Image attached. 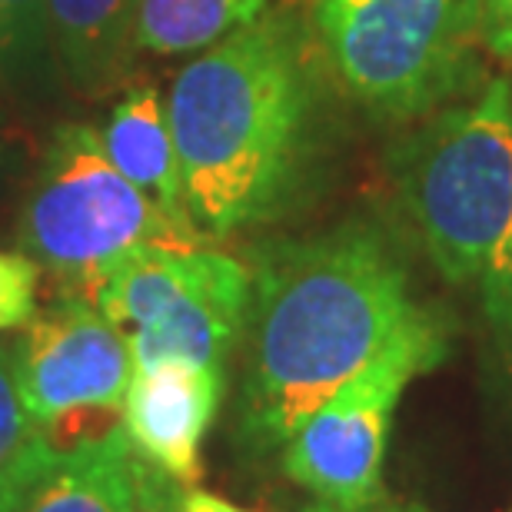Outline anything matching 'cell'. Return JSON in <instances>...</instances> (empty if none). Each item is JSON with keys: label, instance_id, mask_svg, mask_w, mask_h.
<instances>
[{"label": "cell", "instance_id": "1", "mask_svg": "<svg viewBox=\"0 0 512 512\" xmlns=\"http://www.w3.org/2000/svg\"><path fill=\"white\" fill-rule=\"evenodd\" d=\"M320 40L266 10L180 70L167 97L183 207L203 237L276 223L320 183L330 104Z\"/></svg>", "mask_w": 512, "mask_h": 512}, {"label": "cell", "instance_id": "2", "mask_svg": "<svg viewBox=\"0 0 512 512\" xmlns=\"http://www.w3.org/2000/svg\"><path fill=\"white\" fill-rule=\"evenodd\" d=\"M240 436L280 449L423 310L396 240L370 217L250 253Z\"/></svg>", "mask_w": 512, "mask_h": 512}, {"label": "cell", "instance_id": "3", "mask_svg": "<svg viewBox=\"0 0 512 512\" xmlns=\"http://www.w3.org/2000/svg\"><path fill=\"white\" fill-rule=\"evenodd\" d=\"M386 163L439 276L479 296L512 353V84L489 80L419 120Z\"/></svg>", "mask_w": 512, "mask_h": 512}, {"label": "cell", "instance_id": "4", "mask_svg": "<svg viewBox=\"0 0 512 512\" xmlns=\"http://www.w3.org/2000/svg\"><path fill=\"white\" fill-rule=\"evenodd\" d=\"M330 77L380 124L413 127L483 84V0H316Z\"/></svg>", "mask_w": 512, "mask_h": 512}, {"label": "cell", "instance_id": "5", "mask_svg": "<svg viewBox=\"0 0 512 512\" xmlns=\"http://www.w3.org/2000/svg\"><path fill=\"white\" fill-rule=\"evenodd\" d=\"M27 253L57 286V296L90 300L97 280L137 247H207L193 220H183L110 163L100 130L60 124L27 180L14 227Z\"/></svg>", "mask_w": 512, "mask_h": 512}, {"label": "cell", "instance_id": "6", "mask_svg": "<svg viewBox=\"0 0 512 512\" xmlns=\"http://www.w3.org/2000/svg\"><path fill=\"white\" fill-rule=\"evenodd\" d=\"M90 303L127 336L133 370L183 360L227 373L250 310V266L210 247H137Z\"/></svg>", "mask_w": 512, "mask_h": 512}, {"label": "cell", "instance_id": "7", "mask_svg": "<svg viewBox=\"0 0 512 512\" xmlns=\"http://www.w3.org/2000/svg\"><path fill=\"white\" fill-rule=\"evenodd\" d=\"M449 353L446 320L423 306L376 360L313 409L280 446V469L316 503L380 506L393 416L409 383Z\"/></svg>", "mask_w": 512, "mask_h": 512}, {"label": "cell", "instance_id": "8", "mask_svg": "<svg viewBox=\"0 0 512 512\" xmlns=\"http://www.w3.org/2000/svg\"><path fill=\"white\" fill-rule=\"evenodd\" d=\"M10 343L20 399L50 446H74L120 426L133 353L94 303L54 296Z\"/></svg>", "mask_w": 512, "mask_h": 512}, {"label": "cell", "instance_id": "9", "mask_svg": "<svg viewBox=\"0 0 512 512\" xmlns=\"http://www.w3.org/2000/svg\"><path fill=\"white\" fill-rule=\"evenodd\" d=\"M223 386V370L183 360L133 370L120 409L130 446L180 486H197L203 473L200 449L223 403Z\"/></svg>", "mask_w": 512, "mask_h": 512}, {"label": "cell", "instance_id": "10", "mask_svg": "<svg viewBox=\"0 0 512 512\" xmlns=\"http://www.w3.org/2000/svg\"><path fill=\"white\" fill-rule=\"evenodd\" d=\"M130 466L124 426L74 446L47 443L0 496V512H127Z\"/></svg>", "mask_w": 512, "mask_h": 512}, {"label": "cell", "instance_id": "11", "mask_svg": "<svg viewBox=\"0 0 512 512\" xmlns=\"http://www.w3.org/2000/svg\"><path fill=\"white\" fill-rule=\"evenodd\" d=\"M140 0H47L50 54L77 94L124 87L137 54Z\"/></svg>", "mask_w": 512, "mask_h": 512}, {"label": "cell", "instance_id": "12", "mask_svg": "<svg viewBox=\"0 0 512 512\" xmlns=\"http://www.w3.org/2000/svg\"><path fill=\"white\" fill-rule=\"evenodd\" d=\"M100 140H104L110 163L133 187H140L170 213L190 220L187 207H183V177L167 117V100L160 97L157 87H127L124 97L110 110Z\"/></svg>", "mask_w": 512, "mask_h": 512}, {"label": "cell", "instance_id": "13", "mask_svg": "<svg viewBox=\"0 0 512 512\" xmlns=\"http://www.w3.org/2000/svg\"><path fill=\"white\" fill-rule=\"evenodd\" d=\"M270 0H140L137 47L160 57L203 54L263 17Z\"/></svg>", "mask_w": 512, "mask_h": 512}, {"label": "cell", "instance_id": "14", "mask_svg": "<svg viewBox=\"0 0 512 512\" xmlns=\"http://www.w3.org/2000/svg\"><path fill=\"white\" fill-rule=\"evenodd\" d=\"M50 54L47 0H0V80L30 84Z\"/></svg>", "mask_w": 512, "mask_h": 512}, {"label": "cell", "instance_id": "15", "mask_svg": "<svg viewBox=\"0 0 512 512\" xmlns=\"http://www.w3.org/2000/svg\"><path fill=\"white\" fill-rule=\"evenodd\" d=\"M47 436L30 419L17 389L14 343H0V496L17 483V476L44 453Z\"/></svg>", "mask_w": 512, "mask_h": 512}, {"label": "cell", "instance_id": "16", "mask_svg": "<svg viewBox=\"0 0 512 512\" xmlns=\"http://www.w3.org/2000/svg\"><path fill=\"white\" fill-rule=\"evenodd\" d=\"M40 266L20 250H0V333H14L40 310Z\"/></svg>", "mask_w": 512, "mask_h": 512}, {"label": "cell", "instance_id": "17", "mask_svg": "<svg viewBox=\"0 0 512 512\" xmlns=\"http://www.w3.org/2000/svg\"><path fill=\"white\" fill-rule=\"evenodd\" d=\"M183 489L177 479L160 473L157 466H150L137 449H133V466H130V506L127 512H180Z\"/></svg>", "mask_w": 512, "mask_h": 512}, {"label": "cell", "instance_id": "18", "mask_svg": "<svg viewBox=\"0 0 512 512\" xmlns=\"http://www.w3.org/2000/svg\"><path fill=\"white\" fill-rule=\"evenodd\" d=\"M486 50L512 64V0H483Z\"/></svg>", "mask_w": 512, "mask_h": 512}, {"label": "cell", "instance_id": "19", "mask_svg": "<svg viewBox=\"0 0 512 512\" xmlns=\"http://www.w3.org/2000/svg\"><path fill=\"white\" fill-rule=\"evenodd\" d=\"M27 160H30V143L20 133L0 127V193L27 170Z\"/></svg>", "mask_w": 512, "mask_h": 512}, {"label": "cell", "instance_id": "20", "mask_svg": "<svg viewBox=\"0 0 512 512\" xmlns=\"http://www.w3.org/2000/svg\"><path fill=\"white\" fill-rule=\"evenodd\" d=\"M180 512H253V509H243L223 496H213V493H203L197 486H187L180 496Z\"/></svg>", "mask_w": 512, "mask_h": 512}, {"label": "cell", "instance_id": "21", "mask_svg": "<svg viewBox=\"0 0 512 512\" xmlns=\"http://www.w3.org/2000/svg\"><path fill=\"white\" fill-rule=\"evenodd\" d=\"M303 512H386L380 506H366V509H336V506H326V503H310Z\"/></svg>", "mask_w": 512, "mask_h": 512}, {"label": "cell", "instance_id": "22", "mask_svg": "<svg viewBox=\"0 0 512 512\" xmlns=\"http://www.w3.org/2000/svg\"><path fill=\"white\" fill-rule=\"evenodd\" d=\"M396 512H429V509H423V506H406V509H396Z\"/></svg>", "mask_w": 512, "mask_h": 512}, {"label": "cell", "instance_id": "23", "mask_svg": "<svg viewBox=\"0 0 512 512\" xmlns=\"http://www.w3.org/2000/svg\"><path fill=\"white\" fill-rule=\"evenodd\" d=\"M0 117H4V110H0Z\"/></svg>", "mask_w": 512, "mask_h": 512}, {"label": "cell", "instance_id": "24", "mask_svg": "<svg viewBox=\"0 0 512 512\" xmlns=\"http://www.w3.org/2000/svg\"><path fill=\"white\" fill-rule=\"evenodd\" d=\"M286 4H293V0H286Z\"/></svg>", "mask_w": 512, "mask_h": 512}]
</instances>
